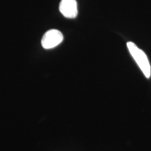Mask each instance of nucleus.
<instances>
[{"mask_svg": "<svg viewBox=\"0 0 151 151\" xmlns=\"http://www.w3.org/2000/svg\"><path fill=\"white\" fill-rule=\"evenodd\" d=\"M127 46L130 54L133 57L145 76L148 78H150L151 76V67L146 53L138 48L134 43L128 42Z\"/></svg>", "mask_w": 151, "mask_h": 151, "instance_id": "f257e3e1", "label": "nucleus"}, {"mask_svg": "<svg viewBox=\"0 0 151 151\" xmlns=\"http://www.w3.org/2000/svg\"><path fill=\"white\" fill-rule=\"evenodd\" d=\"M63 41V35L58 29H50L46 32L41 39V45L45 49H51L60 44Z\"/></svg>", "mask_w": 151, "mask_h": 151, "instance_id": "f03ea898", "label": "nucleus"}, {"mask_svg": "<svg viewBox=\"0 0 151 151\" xmlns=\"http://www.w3.org/2000/svg\"><path fill=\"white\" fill-rule=\"evenodd\" d=\"M59 9L65 18H75L78 15V5L76 0H61Z\"/></svg>", "mask_w": 151, "mask_h": 151, "instance_id": "7ed1b4c3", "label": "nucleus"}]
</instances>
